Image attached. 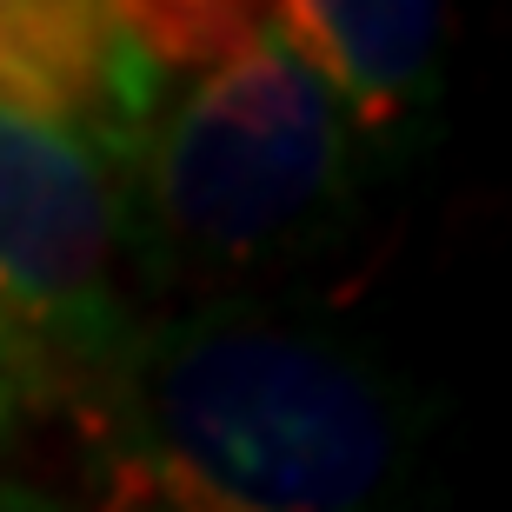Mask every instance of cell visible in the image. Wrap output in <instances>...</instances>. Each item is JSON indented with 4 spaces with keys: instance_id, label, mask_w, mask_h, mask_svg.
<instances>
[{
    "instance_id": "cell-1",
    "label": "cell",
    "mask_w": 512,
    "mask_h": 512,
    "mask_svg": "<svg viewBox=\"0 0 512 512\" xmlns=\"http://www.w3.org/2000/svg\"><path fill=\"white\" fill-rule=\"evenodd\" d=\"M87 512H393L406 426L346 340L260 306L133 320L60 386Z\"/></svg>"
},
{
    "instance_id": "cell-2",
    "label": "cell",
    "mask_w": 512,
    "mask_h": 512,
    "mask_svg": "<svg viewBox=\"0 0 512 512\" xmlns=\"http://www.w3.org/2000/svg\"><path fill=\"white\" fill-rule=\"evenodd\" d=\"M353 187V133L273 27L167 100L140 167L127 173L133 247L187 280L260 273Z\"/></svg>"
},
{
    "instance_id": "cell-3",
    "label": "cell",
    "mask_w": 512,
    "mask_h": 512,
    "mask_svg": "<svg viewBox=\"0 0 512 512\" xmlns=\"http://www.w3.org/2000/svg\"><path fill=\"white\" fill-rule=\"evenodd\" d=\"M127 253V173L0 114V333L40 386H67L127 340Z\"/></svg>"
},
{
    "instance_id": "cell-4",
    "label": "cell",
    "mask_w": 512,
    "mask_h": 512,
    "mask_svg": "<svg viewBox=\"0 0 512 512\" xmlns=\"http://www.w3.org/2000/svg\"><path fill=\"white\" fill-rule=\"evenodd\" d=\"M167 80L120 20V0H0V114L60 133L133 173L167 114Z\"/></svg>"
},
{
    "instance_id": "cell-5",
    "label": "cell",
    "mask_w": 512,
    "mask_h": 512,
    "mask_svg": "<svg viewBox=\"0 0 512 512\" xmlns=\"http://www.w3.org/2000/svg\"><path fill=\"white\" fill-rule=\"evenodd\" d=\"M266 27L326 87L353 140L399 133L433 107L446 14L426 0H280Z\"/></svg>"
},
{
    "instance_id": "cell-6",
    "label": "cell",
    "mask_w": 512,
    "mask_h": 512,
    "mask_svg": "<svg viewBox=\"0 0 512 512\" xmlns=\"http://www.w3.org/2000/svg\"><path fill=\"white\" fill-rule=\"evenodd\" d=\"M34 393H47V386H40V373H34V360H27V353L0 333V439H7V426L20 419V406H27Z\"/></svg>"
},
{
    "instance_id": "cell-7",
    "label": "cell",
    "mask_w": 512,
    "mask_h": 512,
    "mask_svg": "<svg viewBox=\"0 0 512 512\" xmlns=\"http://www.w3.org/2000/svg\"><path fill=\"white\" fill-rule=\"evenodd\" d=\"M0 512H67V506H54V499L27 493V486H0Z\"/></svg>"
}]
</instances>
